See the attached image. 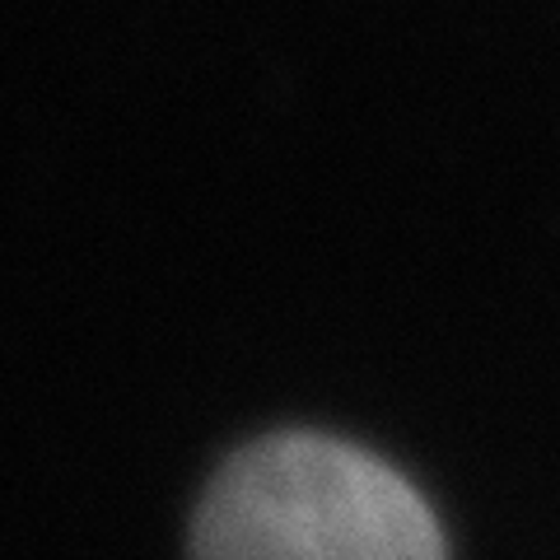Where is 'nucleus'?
Returning <instances> with one entry per match:
<instances>
[{
    "instance_id": "1",
    "label": "nucleus",
    "mask_w": 560,
    "mask_h": 560,
    "mask_svg": "<svg viewBox=\"0 0 560 560\" xmlns=\"http://www.w3.org/2000/svg\"><path fill=\"white\" fill-rule=\"evenodd\" d=\"M191 560H448L420 490L323 434H276L206 490Z\"/></svg>"
}]
</instances>
